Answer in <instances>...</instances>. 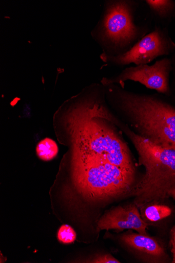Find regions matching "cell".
<instances>
[{
    "label": "cell",
    "mask_w": 175,
    "mask_h": 263,
    "mask_svg": "<svg viewBox=\"0 0 175 263\" xmlns=\"http://www.w3.org/2000/svg\"><path fill=\"white\" fill-rule=\"evenodd\" d=\"M95 90L75 98L68 112L74 128L73 157L107 161L135 173L130 150L102 116L107 106Z\"/></svg>",
    "instance_id": "1"
},
{
    "label": "cell",
    "mask_w": 175,
    "mask_h": 263,
    "mask_svg": "<svg viewBox=\"0 0 175 263\" xmlns=\"http://www.w3.org/2000/svg\"><path fill=\"white\" fill-rule=\"evenodd\" d=\"M109 101L138 135L166 148L175 150V108L153 96L106 86Z\"/></svg>",
    "instance_id": "2"
},
{
    "label": "cell",
    "mask_w": 175,
    "mask_h": 263,
    "mask_svg": "<svg viewBox=\"0 0 175 263\" xmlns=\"http://www.w3.org/2000/svg\"><path fill=\"white\" fill-rule=\"evenodd\" d=\"M113 123L130 139L138 153L139 165L145 168V174L132 192L134 204L143 208L149 203L168 198L169 191L175 189V150L154 144L132 132L118 119Z\"/></svg>",
    "instance_id": "3"
},
{
    "label": "cell",
    "mask_w": 175,
    "mask_h": 263,
    "mask_svg": "<svg viewBox=\"0 0 175 263\" xmlns=\"http://www.w3.org/2000/svg\"><path fill=\"white\" fill-rule=\"evenodd\" d=\"M142 3L136 0L105 2L101 18L91 33L103 54L116 57L126 53L149 33L146 23L137 22Z\"/></svg>",
    "instance_id": "4"
},
{
    "label": "cell",
    "mask_w": 175,
    "mask_h": 263,
    "mask_svg": "<svg viewBox=\"0 0 175 263\" xmlns=\"http://www.w3.org/2000/svg\"><path fill=\"white\" fill-rule=\"evenodd\" d=\"M74 182L79 192L90 201L117 199L133 192L135 173L110 162L73 157Z\"/></svg>",
    "instance_id": "5"
},
{
    "label": "cell",
    "mask_w": 175,
    "mask_h": 263,
    "mask_svg": "<svg viewBox=\"0 0 175 263\" xmlns=\"http://www.w3.org/2000/svg\"><path fill=\"white\" fill-rule=\"evenodd\" d=\"M174 47V44L165 31L156 28L140 40L127 53L116 57L102 53L101 59L109 65L116 66H124L132 63L137 66L144 65L159 57L169 54Z\"/></svg>",
    "instance_id": "6"
},
{
    "label": "cell",
    "mask_w": 175,
    "mask_h": 263,
    "mask_svg": "<svg viewBox=\"0 0 175 263\" xmlns=\"http://www.w3.org/2000/svg\"><path fill=\"white\" fill-rule=\"evenodd\" d=\"M171 69V62L165 58L152 65L144 64L125 68L115 77L103 79L102 83L104 86L119 84L124 88L125 82L132 81L148 88L167 94L169 91L168 78Z\"/></svg>",
    "instance_id": "7"
},
{
    "label": "cell",
    "mask_w": 175,
    "mask_h": 263,
    "mask_svg": "<svg viewBox=\"0 0 175 263\" xmlns=\"http://www.w3.org/2000/svg\"><path fill=\"white\" fill-rule=\"evenodd\" d=\"M147 224L142 219L138 207L135 204L118 206L104 215L98 223V231L104 230H133L138 233L147 235Z\"/></svg>",
    "instance_id": "8"
},
{
    "label": "cell",
    "mask_w": 175,
    "mask_h": 263,
    "mask_svg": "<svg viewBox=\"0 0 175 263\" xmlns=\"http://www.w3.org/2000/svg\"><path fill=\"white\" fill-rule=\"evenodd\" d=\"M122 242L145 261H155L165 255L164 249L153 237L138 233H127L121 237Z\"/></svg>",
    "instance_id": "9"
},
{
    "label": "cell",
    "mask_w": 175,
    "mask_h": 263,
    "mask_svg": "<svg viewBox=\"0 0 175 263\" xmlns=\"http://www.w3.org/2000/svg\"><path fill=\"white\" fill-rule=\"evenodd\" d=\"M36 152L40 159L45 161H51L57 156L59 147L53 139L45 138L38 143Z\"/></svg>",
    "instance_id": "10"
},
{
    "label": "cell",
    "mask_w": 175,
    "mask_h": 263,
    "mask_svg": "<svg viewBox=\"0 0 175 263\" xmlns=\"http://www.w3.org/2000/svg\"><path fill=\"white\" fill-rule=\"evenodd\" d=\"M143 2L150 11L161 17L167 16L175 8L174 3L168 0H144Z\"/></svg>",
    "instance_id": "11"
},
{
    "label": "cell",
    "mask_w": 175,
    "mask_h": 263,
    "mask_svg": "<svg viewBox=\"0 0 175 263\" xmlns=\"http://www.w3.org/2000/svg\"><path fill=\"white\" fill-rule=\"evenodd\" d=\"M171 214V209L164 205H149L144 210L145 217L147 220L152 222L160 221L169 217Z\"/></svg>",
    "instance_id": "12"
},
{
    "label": "cell",
    "mask_w": 175,
    "mask_h": 263,
    "mask_svg": "<svg viewBox=\"0 0 175 263\" xmlns=\"http://www.w3.org/2000/svg\"><path fill=\"white\" fill-rule=\"evenodd\" d=\"M76 233L73 229L68 224L62 226L57 233V239L59 242L64 245L73 243L76 239Z\"/></svg>",
    "instance_id": "13"
},
{
    "label": "cell",
    "mask_w": 175,
    "mask_h": 263,
    "mask_svg": "<svg viewBox=\"0 0 175 263\" xmlns=\"http://www.w3.org/2000/svg\"><path fill=\"white\" fill-rule=\"evenodd\" d=\"M88 262L94 263H120L119 260L110 254H99L94 256L92 259L87 261Z\"/></svg>",
    "instance_id": "14"
},
{
    "label": "cell",
    "mask_w": 175,
    "mask_h": 263,
    "mask_svg": "<svg viewBox=\"0 0 175 263\" xmlns=\"http://www.w3.org/2000/svg\"><path fill=\"white\" fill-rule=\"evenodd\" d=\"M170 245L172 251L175 249V226L171 231Z\"/></svg>",
    "instance_id": "15"
},
{
    "label": "cell",
    "mask_w": 175,
    "mask_h": 263,
    "mask_svg": "<svg viewBox=\"0 0 175 263\" xmlns=\"http://www.w3.org/2000/svg\"><path fill=\"white\" fill-rule=\"evenodd\" d=\"M169 197H171L174 200H175V189L169 191L168 193Z\"/></svg>",
    "instance_id": "16"
},
{
    "label": "cell",
    "mask_w": 175,
    "mask_h": 263,
    "mask_svg": "<svg viewBox=\"0 0 175 263\" xmlns=\"http://www.w3.org/2000/svg\"><path fill=\"white\" fill-rule=\"evenodd\" d=\"M172 253V255H173V260H172V262H174L175 263V249L171 251Z\"/></svg>",
    "instance_id": "17"
}]
</instances>
